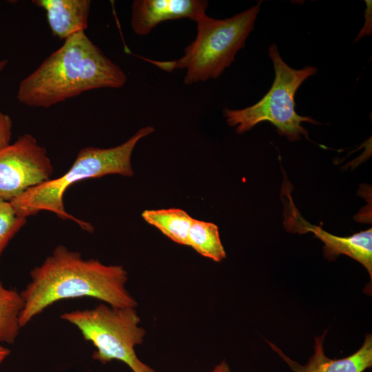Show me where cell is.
<instances>
[{"instance_id": "obj_14", "label": "cell", "mask_w": 372, "mask_h": 372, "mask_svg": "<svg viewBox=\"0 0 372 372\" xmlns=\"http://www.w3.org/2000/svg\"><path fill=\"white\" fill-rule=\"evenodd\" d=\"M23 307L20 292L6 288L0 280V342H15L21 328L19 316Z\"/></svg>"}, {"instance_id": "obj_15", "label": "cell", "mask_w": 372, "mask_h": 372, "mask_svg": "<svg viewBox=\"0 0 372 372\" xmlns=\"http://www.w3.org/2000/svg\"><path fill=\"white\" fill-rule=\"evenodd\" d=\"M26 220L16 214L10 201L0 198V258L12 238L25 225Z\"/></svg>"}, {"instance_id": "obj_13", "label": "cell", "mask_w": 372, "mask_h": 372, "mask_svg": "<svg viewBox=\"0 0 372 372\" xmlns=\"http://www.w3.org/2000/svg\"><path fill=\"white\" fill-rule=\"evenodd\" d=\"M187 242V246L215 262H220L226 257L218 227L214 223L193 218Z\"/></svg>"}, {"instance_id": "obj_18", "label": "cell", "mask_w": 372, "mask_h": 372, "mask_svg": "<svg viewBox=\"0 0 372 372\" xmlns=\"http://www.w3.org/2000/svg\"><path fill=\"white\" fill-rule=\"evenodd\" d=\"M212 372H230V369L225 360H223L214 368Z\"/></svg>"}, {"instance_id": "obj_9", "label": "cell", "mask_w": 372, "mask_h": 372, "mask_svg": "<svg viewBox=\"0 0 372 372\" xmlns=\"http://www.w3.org/2000/svg\"><path fill=\"white\" fill-rule=\"evenodd\" d=\"M287 218V227L293 232H313L324 244V256L334 260L340 254L347 255L360 262L372 278V229H368L347 237L336 236L324 231L320 226L312 225L296 212Z\"/></svg>"}, {"instance_id": "obj_1", "label": "cell", "mask_w": 372, "mask_h": 372, "mask_svg": "<svg viewBox=\"0 0 372 372\" xmlns=\"http://www.w3.org/2000/svg\"><path fill=\"white\" fill-rule=\"evenodd\" d=\"M30 280L20 293L23 307L22 328L55 302L65 299L92 298L114 307H136L126 288L127 272L121 265H107L85 259L81 253L58 245L43 263L34 267Z\"/></svg>"}, {"instance_id": "obj_17", "label": "cell", "mask_w": 372, "mask_h": 372, "mask_svg": "<svg viewBox=\"0 0 372 372\" xmlns=\"http://www.w3.org/2000/svg\"><path fill=\"white\" fill-rule=\"evenodd\" d=\"M366 8L364 12V18H365V23L363 25V28H362L361 31L358 34L356 39L355 41L356 42L358 40L360 39L362 37H364L365 35H371V24H372V12H371V1H365Z\"/></svg>"}, {"instance_id": "obj_8", "label": "cell", "mask_w": 372, "mask_h": 372, "mask_svg": "<svg viewBox=\"0 0 372 372\" xmlns=\"http://www.w3.org/2000/svg\"><path fill=\"white\" fill-rule=\"evenodd\" d=\"M208 5L205 0H135L131 27L135 34L145 36L163 21L187 18L196 22Z\"/></svg>"}, {"instance_id": "obj_6", "label": "cell", "mask_w": 372, "mask_h": 372, "mask_svg": "<svg viewBox=\"0 0 372 372\" xmlns=\"http://www.w3.org/2000/svg\"><path fill=\"white\" fill-rule=\"evenodd\" d=\"M62 320L76 327L92 343L94 360L106 364L113 360L126 364L133 372H155L137 357L135 347L143 343L145 330L135 307H114L101 303L92 309L61 314Z\"/></svg>"}, {"instance_id": "obj_2", "label": "cell", "mask_w": 372, "mask_h": 372, "mask_svg": "<svg viewBox=\"0 0 372 372\" xmlns=\"http://www.w3.org/2000/svg\"><path fill=\"white\" fill-rule=\"evenodd\" d=\"M127 79L121 68L79 32L21 81L17 99L28 107L49 108L90 90L120 88Z\"/></svg>"}, {"instance_id": "obj_4", "label": "cell", "mask_w": 372, "mask_h": 372, "mask_svg": "<svg viewBox=\"0 0 372 372\" xmlns=\"http://www.w3.org/2000/svg\"><path fill=\"white\" fill-rule=\"evenodd\" d=\"M262 1L230 18L216 19L206 14L197 21V34L184 54L175 61H147L160 69L172 72L186 70L185 84L219 77L235 60L236 53L254 28Z\"/></svg>"}, {"instance_id": "obj_16", "label": "cell", "mask_w": 372, "mask_h": 372, "mask_svg": "<svg viewBox=\"0 0 372 372\" xmlns=\"http://www.w3.org/2000/svg\"><path fill=\"white\" fill-rule=\"evenodd\" d=\"M12 121L10 116L0 109V148L10 143Z\"/></svg>"}, {"instance_id": "obj_5", "label": "cell", "mask_w": 372, "mask_h": 372, "mask_svg": "<svg viewBox=\"0 0 372 372\" xmlns=\"http://www.w3.org/2000/svg\"><path fill=\"white\" fill-rule=\"evenodd\" d=\"M275 78L269 92L256 104L240 110H224V116L230 126L236 127V132L242 134L262 121L274 125L280 136L291 141L300 139V135L308 138V132L302 122L319 124L309 116L298 115L295 111L294 96L302 83L316 74L315 67L307 66L296 70L289 66L281 57L275 44L269 48Z\"/></svg>"}, {"instance_id": "obj_19", "label": "cell", "mask_w": 372, "mask_h": 372, "mask_svg": "<svg viewBox=\"0 0 372 372\" xmlns=\"http://www.w3.org/2000/svg\"><path fill=\"white\" fill-rule=\"evenodd\" d=\"M10 350L0 344V364L9 356Z\"/></svg>"}, {"instance_id": "obj_10", "label": "cell", "mask_w": 372, "mask_h": 372, "mask_svg": "<svg viewBox=\"0 0 372 372\" xmlns=\"http://www.w3.org/2000/svg\"><path fill=\"white\" fill-rule=\"evenodd\" d=\"M326 333L327 331L322 335L315 338L314 353L304 365L291 360L278 347L267 342L294 372H363L371 367L372 336L370 334L366 335L363 344L353 354L342 359H331L325 355L323 349Z\"/></svg>"}, {"instance_id": "obj_12", "label": "cell", "mask_w": 372, "mask_h": 372, "mask_svg": "<svg viewBox=\"0 0 372 372\" xmlns=\"http://www.w3.org/2000/svg\"><path fill=\"white\" fill-rule=\"evenodd\" d=\"M141 216L145 222L172 241L187 246V235L193 218L185 211L178 208L147 209Z\"/></svg>"}, {"instance_id": "obj_11", "label": "cell", "mask_w": 372, "mask_h": 372, "mask_svg": "<svg viewBox=\"0 0 372 372\" xmlns=\"http://www.w3.org/2000/svg\"><path fill=\"white\" fill-rule=\"evenodd\" d=\"M32 2L45 10L54 37L64 41L77 32H85L91 8L90 0H33Z\"/></svg>"}, {"instance_id": "obj_3", "label": "cell", "mask_w": 372, "mask_h": 372, "mask_svg": "<svg viewBox=\"0 0 372 372\" xmlns=\"http://www.w3.org/2000/svg\"><path fill=\"white\" fill-rule=\"evenodd\" d=\"M154 132L152 126L141 128L131 138L116 147L100 148L88 146L82 148L67 172L61 176L46 180L29 188L10 201L16 214L22 218L49 211L59 218L70 220L80 227L92 232V225L68 213L63 203L66 189L74 183L109 174L132 176L131 158L137 143Z\"/></svg>"}, {"instance_id": "obj_20", "label": "cell", "mask_w": 372, "mask_h": 372, "mask_svg": "<svg viewBox=\"0 0 372 372\" xmlns=\"http://www.w3.org/2000/svg\"><path fill=\"white\" fill-rule=\"evenodd\" d=\"M8 63V61L6 59L0 60V73L6 68Z\"/></svg>"}, {"instance_id": "obj_7", "label": "cell", "mask_w": 372, "mask_h": 372, "mask_svg": "<svg viewBox=\"0 0 372 372\" xmlns=\"http://www.w3.org/2000/svg\"><path fill=\"white\" fill-rule=\"evenodd\" d=\"M53 166L46 149L30 134L0 148V198L10 201L50 179Z\"/></svg>"}]
</instances>
